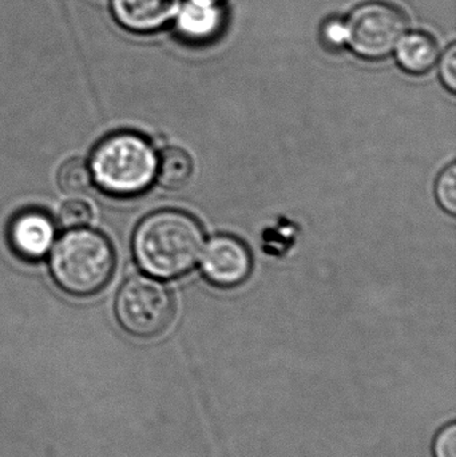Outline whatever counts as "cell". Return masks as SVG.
Instances as JSON below:
<instances>
[{
    "instance_id": "1",
    "label": "cell",
    "mask_w": 456,
    "mask_h": 457,
    "mask_svg": "<svg viewBox=\"0 0 456 457\" xmlns=\"http://www.w3.org/2000/svg\"><path fill=\"white\" fill-rule=\"evenodd\" d=\"M200 222L179 211H161L142 220L133 238L138 265L155 278L184 276L200 260L203 249Z\"/></svg>"
},
{
    "instance_id": "2",
    "label": "cell",
    "mask_w": 456,
    "mask_h": 457,
    "mask_svg": "<svg viewBox=\"0 0 456 457\" xmlns=\"http://www.w3.org/2000/svg\"><path fill=\"white\" fill-rule=\"evenodd\" d=\"M154 147L139 134L122 131L99 142L91 157L93 179L104 192L133 197L149 189L157 176Z\"/></svg>"
},
{
    "instance_id": "3",
    "label": "cell",
    "mask_w": 456,
    "mask_h": 457,
    "mask_svg": "<svg viewBox=\"0 0 456 457\" xmlns=\"http://www.w3.org/2000/svg\"><path fill=\"white\" fill-rule=\"evenodd\" d=\"M114 249L109 239L91 228L64 234L50 258L56 284L72 295L85 297L99 292L114 270Z\"/></svg>"
},
{
    "instance_id": "4",
    "label": "cell",
    "mask_w": 456,
    "mask_h": 457,
    "mask_svg": "<svg viewBox=\"0 0 456 457\" xmlns=\"http://www.w3.org/2000/svg\"><path fill=\"white\" fill-rule=\"evenodd\" d=\"M120 327L139 338L155 337L168 329L174 303L165 285L149 277L137 276L120 287L115 301Z\"/></svg>"
},
{
    "instance_id": "5",
    "label": "cell",
    "mask_w": 456,
    "mask_h": 457,
    "mask_svg": "<svg viewBox=\"0 0 456 457\" xmlns=\"http://www.w3.org/2000/svg\"><path fill=\"white\" fill-rule=\"evenodd\" d=\"M347 42L361 58L387 56L406 35L409 21L401 8L385 2L359 5L347 23Z\"/></svg>"
},
{
    "instance_id": "6",
    "label": "cell",
    "mask_w": 456,
    "mask_h": 457,
    "mask_svg": "<svg viewBox=\"0 0 456 457\" xmlns=\"http://www.w3.org/2000/svg\"><path fill=\"white\" fill-rule=\"evenodd\" d=\"M201 269L208 281L216 287H237L251 274V253L236 237L217 236L203 252Z\"/></svg>"
},
{
    "instance_id": "7",
    "label": "cell",
    "mask_w": 456,
    "mask_h": 457,
    "mask_svg": "<svg viewBox=\"0 0 456 457\" xmlns=\"http://www.w3.org/2000/svg\"><path fill=\"white\" fill-rule=\"evenodd\" d=\"M55 238L53 220L40 211L29 209L16 214L8 228V241L13 252L24 260L45 257Z\"/></svg>"
},
{
    "instance_id": "8",
    "label": "cell",
    "mask_w": 456,
    "mask_h": 457,
    "mask_svg": "<svg viewBox=\"0 0 456 457\" xmlns=\"http://www.w3.org/2000/svg\"><path fill=\"white\" fill-rule=\"evenodd\" d=\"M115 18L126 29L149 32L168 23L177 11L178 0H112Z\"/></svg>"
},
{
    "instance_id": "9",
    "label": "cell",
    "mask_w": 456,
    "mask_h": 457,
    "mask_svg": "<svg viewBox=\"0 0 456 457\" xmlns=\"http://www.w3.org/2000/svg\"><path fill=\"white\" fill-rule=\"evenodd\" d=\"M399 64L411 74H423L433 69L438 61V45L426 32H412L402 37L398 47Z\"/></svg>"
},
{
    "instance_id": "10",
    "label": "cell",
    "mask_w": 456,
    "mask_h": 457,
    "mask_svg": "<svg viewBox=\"0 0 456 457\" xmlns=\"http://www.w3.org/2000/svg\"><path fill=\"white\" fill-rule=\"evenodd\" d=\"M221 23L220 5L192 0L187 4L179 15L178 27L182 35L189 39H208L213 32H217Z\"/></svg>"
},
{
    "instance_id": "11",
    "label": "cell",
    "mask_w": 456,
    "mask_h": 457,
    "mask_svg": "<svg viewBox=\"0 0 456 457\" xmlns=\"http://www.w3.org/2000/svg\"><path fill=\"white\" fill-rule=\"evenodd\" d=\"M193 163L181 149H166L158 160L157 179L161 187L176 190L184 187L192 176Z\"/></svg>"
},
{
    "instance_id": "12",
    "label": "cell",
    "mask_w": 456,
    "mask_h": 457,
    "mask_svg": "<svg viewBox=\"0 0 456 457\" xmlns=\"http://www.w3.org/2000/svg\"><path fill=\"white\" fill-rule=\"evenodd\" d=\"M93 182L90 166L85 160L72 158L66 161L58 171V185L67 195H80L90 187Z\"/></svg>"
},
{
    "instance_id": "13",
    "label": "cell",
    "mask_w": 456,
    "mask_h": 457,
    "mask_svg": "<svg viewBox=\"0 0 456 457\" xmlns=\"http://www.w3.org/2000/svg\"><path fill=\"white\" fill-rule=\"evenodd\" d=\"M91 219H93V211L85 201H69L59 212V221L64 228H82L87 225Z\"/></svg>"
},
{
    "instance_id": "14",
    "label": "cell",
    "mask_w": 456,
    "mask_h": 457,
    "mask_svg": "<svg viewBox=\"0 0 456 457\" xmlns=\"http://www.w3.org/2000/svg\"><path fill=\"white\" fill-rule=\"evenodd\" d=\"M436 198L439 205L450 214L456 212V165L452 163L436 182Z\"/></svg>"
},
{
    "instance_id": "15",
    "label": "cell",
    "mask_w": 456,
    "mask_h": 457,
    "mask_svg": "<svg viewBox=\"0 0 456 457\" xmlns=\"http://www.w3.org/2000/svg\"><path fill=\"white\" fill-rule=\"evenodd\" d=\"M321 39L327 47L336 50L347 42V26L339 18L328 19L321 27Z\"/></svg>"
},
{
    "instance_id": "16",
    "label": "cell",
    "mask_w": 456,
    "mask_h": 457,
    "mask_svg": "<svg viewBox=\"0 0 456 457\" xmlns=\"http://www.w3.org/2000/svg\"><path fill=\"white\" fill-rule=\"evenodd\" d=\"M435 457H456V426L450 424L436 436Z\"/></svg>"
},
{
    "instance_id": "17",
    "label": "cell",
    "mask_w": 456,
    "mask_h": 457,
    "mask_svg": "<svg viewBox=\"0 0 456 457\" xmlns=\"http://www.w3.org/2000/svg\"><path fill=\"white\" fill-rule=\"evenodd\" d=\"M441 78L450 91L456 90V46L452 45L441 62Z\"/></svg>"
},
{
    "instance_id": "18",
    "label": "cell",
    "mask_w": 456,
    "mask_h": 457,
    "mask_svg": "<svg viewBox=\"0 0 456 457\" xmlns=\"http://www.w3.org/2000/svg\"><path fill=\"white\" fill-rule=\"evenodd\" d=\"M197 2L206 3V4L220 5L224 3L225 0H197Z\"/></svg>"
}]
</instances>
